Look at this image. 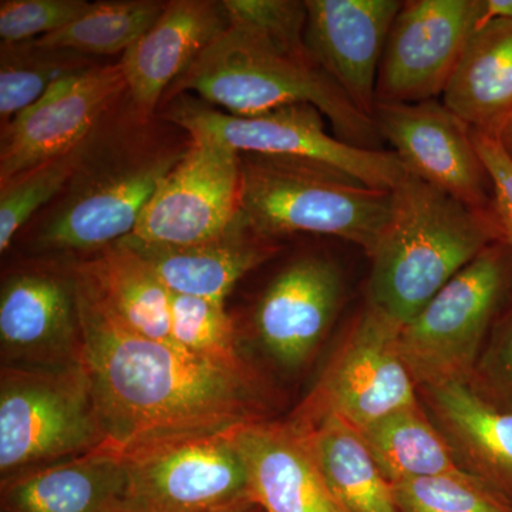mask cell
Instances as JSON below:
<instances>
[{
  "mask_svg": "<svg viewBox=\"0 0 512 512\" xmlns=\"http://www.w3.org/2000/svg\"><path fill=\"white\" fill-rule=\"evenodd\" d=\"M76 281L84 366L110 447L127 453L265 419L258 379L138 335Z\"/></svg>",
  "mask_w": 512,
  "mask_h": 512,
  "instance_id": "1",
  "label": "cell"
},
{
  "mask_svg": "<svg viewBox=\"0 0 512 512\" xmlns=\"http://www.w3.org/2000/svg\"><path fill=\"white\" fill-rule=\"evenodd\" d=\"M170 97L195 93L234 116H254L312 104L322 111L340 140L380 150L375 121L362 113L308 49L281 45L258 30L229 22L217 39L171 86Z\"/></svg>",
  "mask_w": 512,
  "mask_h": 512,
  "instance_id": "2",
  "label": "cell"
},
{
  "mask_svg": "<svg viewBox=\"0 0 512 512\" xmlns=\"http://www.w3.org/2000/svg\"><path fill=\"white\" fill-rule=\"evenodd\" d=\"M372 259L369 303L399 325L416 318L484 249L500 242L491 210H477L407 174Z\"/></svg>",
  "mask_w": 512,
  "mask_h": 512,
  "instance_id": "3",
  "label": "cell"
},
{
  "mask_svg": "<svg viewBox=\"0 0 512 512\" xmlns=\"http://www.w3.org/2000/svg\"><path fill=\"white\" fill-rule=\"evenodd\" d=\"M239 214L256 234L328 235L375 254L393 212L392 191L285 158L241 154Z\"/></svg>",
  "mask_w": 512,
  "mask_h": 512,
  "instance_id": "4",
  "label": "cell"
},
{
  "mask_svg": "<svg viewBox=\"0 0 512 512\" xmlns=\"http://www.w3.org/2000/svg\"><path fill=\"white\" fill-rule=\"evenodd\" d=\"M106 444L86 366H2V481L84 456Z\"/></svg>",
  "mask_w": 512,
  "mask_h": 512,
  "instance_id": "5",
  "label": "cell"
},
{
  "mask_svg": "<svg viewBox=\"0 0 512 512\" xmlns=\"http://www.w3.org/2000/svg\"><path fill=\"white\" fill-rule=\"evenodd\" d=\"M512 301V252L495 242L402 326L404 365L419 387L470 383L491 329Z\"/></svg>",
  "mask_w": 512,
  "mask_h": 512,
  "instance_id": "6",
  "label": "cell"
},
{
  "mask_svg": "<svg viewBox=\"0 0 512 512\" xmlns=\"http://www.w3.org/2000/svg\"><path fill=\"white\" fill-rule=\"evenodd\" d=\"M164 119L190 137L214 138L239 154L285 158L326 168L376 190L393 191L409 174L390 151L352 146L330 136L325 116L312 104H289L279 109L234 116L210 104L180 97Z\"/></svg>",
  "mask_w": 512,
  "mask_h": 512,
  "instance_id": "7",
  "label": "cell"
},
{
  "mask_svg": "<svg viewBox=\"0 0 512 512\" xmlns=\"http://www.w3.org/2000/svg\"><path fill=\"white\" fill-rule=\"evenodd\" d=\"M400 330L402 325L369 303L289 421L311 423L336 414L363 430L387 414L419 403L416 383L400 353Z\"/></svg>",
  "mask_w": 512,
  "mask_h": 512,
  "instance_id": "8",
  "label": "cell"
},
{
  "mask_svg": "<svg viewBox=\"0 0 512 512\" xmlns=\"http://www.w3.org/2000/svg\"><path fill=\"white\" fill-rule=\"evenodd\" d=\"M231 430L190 434L123 453L127 512H218L248 500V474Z\"/></svg>",
  "mask_w": 512,
  "mask_h": 512,
  "instance_id": "9",
  "label": "cell"
},
{
  "mask_svg": "<svg viewBox=\"0 0 512 512\" xmlns=\"http://www.w3.org/2000/svg\"><path fill=\"white\" fill-rule=\"evenodd\" d=\"M241 154L210 137H191L127 237L144 245L184 247L224 235L241 207Z\"/></svg>",
  "mask_w": 512,
  "mask_h": 512,
  "instance_id": "10",
  "label": "cell"
},
{
  "mask_svg": "<svg viewBox=\"0 0 512 512\" xmlns=\"http://www.w3.org/2000/svg\"><path fill=\"white\" fill-rule=\"evenodd\" d=\"M487 20L484 0L403 2L384 46L376 103L443 96L468 42Z\"/></svg>",
  "mask_w": 512,
  "mask_h": 512,
  "instance_id": "11",
  "label": "cell"
},
{
  "mask_svg": "<svg viewBox=\"0 0 512 512\" xmlns=\"http://www.w3.org/2000/svg\"><path fill=\"white\" fill-rule=\"evenodd\" d=\"M185 150L120 158L87 174L80 167L66 201L47 221L37 244L49 251L94 254L130 237Z\"/></svg>",
  "mask_w": 512,
  "mask_h": 512,
  "instance_id": "12",
  "label": "cell"
},
{
  "mask_svg": "<svg viewBox=\"0 0 512 512\" xmlns=\"http://www.w3.org/2000/svg\"><path fill=\"white\" fill-rule=\"evenodd\" d=\"M373 121L410 174L470 207L491 210L493 187L473 130L443 101L376 103Z\"/></svg>",
  "mask_w": 512,
  "mask_h": 512,
  "instance_id": "13",
  "label": "cell"
},
{
  "mask_svg": "<svg viewBox=\"0 0 512 512\" xmlns=\"http://www.w3.org/2000/svg\"><path fill=\"white\" fill-rule=\"evenodd\" d=\"M127 92L120 63L93 66L53 84L42 99L2 128L0 183L69 153Z\"/></svg>",
  "mask_w": 512,
  "mask_h": 512,
  "instance_id": "14",
  "label": "cell"
},
{
  "mask_svg": "<svg viewBox=\"0 0 512 512\" xmlns=\"http://www.w3.org/2000/svg\"><path fill=\"white\" fill-rule=\"evenodd\" d=\"M2 366H84V336L74 274L29 269L10 275L0 292Z\"/></svg>",
  "mask_w": 512,
  "mask_h": 512,
  "instance_id": "15",
  "label": "cell"
},
{
  "mask_svg": "<svg viewBox=\"0 0 512 512\" xmlns=\"http://www.w3.org/2000/svg\"><path fill=\"white\" fill-rule=\"evenodd\" d=\"M343 292L342 272L325 256H302L286 265L256 305L259 346L282 369H301L332 328Z\"/></svg>",
  "mask_w": 512,
  "mask_h": 512,
  "instance_id": "16",
  "label": "cell"
},
{
  "mask_svg": "<svg viewBox=\"0 0 512 512\" xmlns=\"http://www.w3.org/2000/svg\"><path fill=\"white\" fill-rule=\"evenodd\" d=\"M402 5L400 0H306L309 53L372 119L384 46Z\"/></svg>",
  "mask_w": 512,
  "mask_h": 512,
  "instance_id": "17",
  "label": "cell"
},
{
  "mask_svg": "<svg viewBox=\"0 0 512 512\" xmlns=\"http://www.w3.org/2000/svg\"><path fill=\"white\" fill-rule=\"evenodd\" d=\"M222 2L173 0L120 60L127 92L141 119H150L168 89L227 28Z\"/></svg>",
  "mask_w": 512,
  "mask_h": 512,
  "instance_id": "18",
  "label": "cell"
},
{
  "mask_svg": "<svg viewBox=\"0 0 512 512\" xmlns=\"http://www.w3.org/2000/svg\"><path fill=\"white\" fill-rule=\"evenodd\" d=\"M248 474L249 498L265 512H346L330 493L302 433L289 421L231 430Z\"/></svg>",
  "mask_w": 512,
  "mask_h": 512,
  "instance_id": "19",
  "label": "cell"
},
{
  "mask_svg": "<svg viewBox=\"0 0 512 512\" xmlns=\"http://www.w3.org/2000/svg\"><path fill=\"white\" fill-rule=\"evenodd\" d=\"M123 453L106 446L2 481V512H127Z\"/></svg>",
  "mask_w": 512,
  "mask_h": 512,
  "instance_id": "20",
  "label": "cell"
},
{
  "mask_svg": "<svg viewBox=\"0 0 512 512\" xmlns=\"http://www.w3.org/2000/svg\"><path fill=\"white\" fill-rule=\"evenodd\" d=\"M175 295L225 302L235 285L279 251L274 239L262 237L242 220L221 237L184 247L138 244L124 238Z\"/></svg>",
  "mask_w": 512,
  "mask_h": 512,
  "instance_id": "21",
  "label": "cell"
},
{
  "mask_svg": "<svg viewBox=\"0 0 512 512\" xmlns=\"http://www.w3.org/2000/svg\"><path fill=\"white\" fill-rule=\"evenodd\" d=\"M419 390L458 464L512 503V413L487 402L470 383Z\"/></svg>",
  "mask_w": 512,
  "mask_h": 512,
  "instance_id": "22",
  "label": "cell"
},
{
  "mask_svg": "<svg viewBox=\"0 0 512 512\" xmlns=\"http://www.w3.org/2000/svg\"><path fill=\"white\" fill-rule=\"evenodd\" d=\"M441 97L471 130L500 136L512 119L511 19H490L477 29Z\"/></svg>",
  "mask_w": 512,
  "mask_h": 512,
  "instance_id": "23",
  "label": "cell"
},
{
  "mask_svg": "<svg viewBox=\"0 0 512 512\" xmlns=\"http://www.w3.org/2000/svg\"><path fill=\"white\" fill-rule=\"evenodd\" d=\"M73 272L127 329L171 343L173 293L133 248L117 242L80 261Z\"/></svg>",
  "mask_w": 512,
  "mask_h": 512,
  "instance_id": "24",
  "label": "cell"
},
{
  "mask_svg": "<svg viewBox=\"0 0 512 512\" xmlns=\"http://www.w3.org/2000/svg\"><path fill=\"white\" fill-rule=\"evenodd\" d=\"M289 423L301 431L330 493L346 512H400L393 485L377 466L362 431L336 414Z\"/></svg>",
  "mask_w": 512,
  "mask_h": 512,
  "instance_id": "25",
  "label": "cell"
},
{
  "mask_svg": "<svg viewBox=\"0 0 512 512\" xmlns=\"http://www.w3.org/2000/svg\"><path fill=\"white\" fill-rule=\"evenodd\" d=\"M360 431L390 484L467 473L420 403L387 414Z\"/></svg>",
  "mask_w": 512,
  "mask_h": 512,
  "instance_id": "26",
  "label": "cell"
},
{
  "mask_svg": "<svg viewBox=\"0 0 512 512\" xmlns=\"http://www.w3.org/2000/svg\"><path fill=\"white\" fill-rule=\"evenodd\" d=\"M165 6L167 3L156 0L90 3L66 28L33 43L82 56L124 55L163 15Z\"/></svg>",
  "mask_w": 512,
  "mask_h": 512,
  "instance_id": "27",
  "label": "cell"
},
{
  "mask_svg": "<svg viewBox=\"0 0 512 512\" xmlns=\"http://www.w3.org/2000/svg\"><path fill=\"white\" fill-rule=\"evenodd\" d=\"M93 66L77 53L46 49L33 42L2 43L0 117L3 126L42 99L53 84Z\"/></svg>",
  "mask_w": 512,
  "mask_h": 512,
  "instance_id": "28",
  "label": "cell"
},
{
  "mask_svg": "<svg viewBox=\"0 0 512 512\" xmlns=\"http://www.w3.org/2000/svg\"><path fill=\"white\" fill-rule=\"evenodd\" d=\"M171 343L237 375L256 377L241 356L237 333L224 302L171 295Z\"/></svg>",
  "mask_w": 512,
  "mask_h": 512,
  "instance_id": "29",
  "label": "cell"
},
{
  "mask_svg": "<svg viewBox=\"0 0 512 512\" xmlns=\"http://www.w3.org/2000/svg\"><path fill=\"white\" fill-rule=\"evenodd\" d=\"M92 136L63 156L37 165L2 184L0 191V252L5 254L16 234L64 185L72 183L92 147Z\"/></svg>",
  "mask_w": 512,
  "mask_h": 512,
  "instance_id": "30",
  "label": "cell"
},
{
  "mask_svg": "<svg viewBox=\"0 0 512 512\" xmlns=\"http://www.w3.org/2000/svg\"><path fill=\"white\" fill-rule=\"evenodd\" d=\"M392 485L400 512H512L510 500L470 473Z\"/></svg>",
  "mask_w": 512,
  "mask_h": 512,
  "instance_id": "31",
  "label": "cell"
},
{
  "mask_svg": "<svg viewBox=\"0 0 512 512\" xmlns=\"http://www.w3.org/2000/svg\"><path fill=\"white\" fill-rule=\"evenodd\" d=\"M89 8L90 3L84 0H2V43L19 45L52 35L80 18Z\"/></svg>",
  "mask_w": 512,
  "mask_h": 512,
  "instance_id": "32",
  "label": "cell"
},
{
  "mask_svg": "<svg viewBox=\"0 0 512 512\" xmlns=\"http://www.w3.org/2000/svg\"><path fill=\"white\" fill-rule=\"evenodd\" d=\"M229 22L241 23L292 49L305 43L308 9L301 0H224Z\"/></svg>",
  "mask_w": 512,
  "mask_h": 512,
  "instance_id": "33",
  "label": "cell"
},
{
  "mask_svg": "<svg viewBox=\"0 0 512 512\" xmlns=\"http://www.w3.org/2000/svg\"><path fill=\"white\" fill-rule=\"evenodd\" d=\"M470 384L487 402L512 413V301L491 329Z\"/></svg>",
  "mask_w": 512,
  "mask_h": 512,
  "instance_id": "34",
  "label": "cell"
},
{
  "mask_svg": "<svg viewBox=\"0 0 512 512\" xmlns=\"http://www.w3.org/2000/svg\"><path fill=\"white\" fill-rule=\"evenodd\" d=\"M478 154L490 175L493 187V212L500 242L512 252V161L497 138L473 130Z\"/></svg>",
  "mask_w": 512,
  "mask_h": 512,
  "instance_id": "35",
  "label": "cell"
},
{
  "mask_svg": "<svg viewBox=\"0 0 512 512\" xmlns=\"http://www.w3.org/2000/svg\"><path fill=\"white\" fill-rule=\"evenodd\" d=\"M487 9V18L490 19H511L512 0H484Z\"/></svg>",
  "mask_w": 512,
  "mask_h": 512,
  "instance_id": "36",
  "label": "cell"
},
{
  "mask_svg": "<svg viewBox=\"0 0 512 512\" xmlns=\"http://www.w3.org/2000/svg\"><path fill=\"white\" fill-rule=\"evenodd\" d=\"M497 140L500 141L501 147L504 148L505 153H507V156L512 161V119L505 124Z\"/></svg>",
  "mask_w": 512,
  "mask_h": 512,
  "instance_id": "37",
  "label": "cell"
},
{
  "mask_svg": "<svg viewBox=\"0 0 512 512\" xmlns=\"http://www.w3.org/2000/svg\"><path fill=\"white\" fill-rule=\"evenodd\" d=\"M218 512H265L259 507L258 504H255L251 498L248 500L241 501V503L231 505V507L225 508V510Z\"/></svg>",
  "mask_w": 512,
  "mask_h": 512,
  "instance_id": "38",
  "label": "cell"
}]
</instances>
